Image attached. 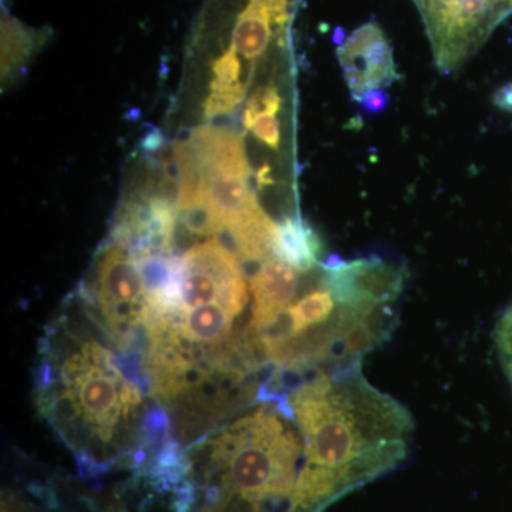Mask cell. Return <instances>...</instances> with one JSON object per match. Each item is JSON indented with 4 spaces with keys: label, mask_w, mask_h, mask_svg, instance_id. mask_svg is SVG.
Segmentation results:
<instances>
[{
    "label": "cell",
    "mask_w": 512,
    "mask_h": 512,
    "mask_svg": "<svg viewBox=\"0 0 512 512\" xmlns=\"http://www.w3.org/2000/svg\"><path fill=\"white\" fill-rule=\"evenodd\" d=\"M360 103L369 113H377V111H382L387 106L389 96L384 90H373V92L366 93L360 99Z\"/></svg>",
    "instance_id": "cell-18"
},
{
    "label": "cell",
    "mask_w": 512,
    "mask_h": 512,
    "mask_svg": "<svg viewBox=\"0 0 512 512\" xmlns=\"http://www.w3.org/2000/svg\"><path fill=\"white\" fill-rule=\"evenodd\" d=\"M241 59L242 57L238 55L235 47L229 43V45L225 47L224 52L221 53V56H218L217 59L212 62V74H214V79H212L210 89H227V87L241 83L239 82L242 69Z\"/></svg>",
    "instance_id": "cell-13"
},
{
    "label": "cell",
    "mask_w": 512,
    "mask_h": 512,
    "mask_svg": "<svg viewBox=\"0 0 512 512\" xmlns=\"http://www.w3.org/2000/svg\"><path fill=\"white\" fill-rule=\"evenodd\" d=\"M282 397L303 439L291 512H322L386 476L409 454L412 414L367 382L360 366L302 377Z\"/></svg>",
    "instance_id": "cell-1"
},
{
    "label": "cell",
    "mask_w": 512,
    "mask_h": 512,
    "mask_svg": "<svg viewBox=\"0 0 512 512\" xmlns=\"http://www.w3.org/2000/svg\"><path fill=\"white\" fill-rule=\"evenodd\" d=\"M181 275V303L177 311L224 303L244 315L249 293L242 259L220 239H207L188 249L181 256Z\"/></svg>",
    "instance_id": "cell-8"
},
{
    "label": "cell",
    "mask_w": 512,
    "mask_h": 512,
    "mask_svg": "<svg viewBox=\"0 0 512 512\" xmlns=\"http://www.w3.org/2000/svg\"><path fill=\"white\" fill-rule=\"evenodd\" d=\"M3 72L12 66L25 62L33 46L39 45L40 33L23 26L19 20L3 16Z\"/></svg>",
    "instance_id": "cell-12"
},
{
    "label": "cell",
    "mask_w": 512,
    "mask_h": 512,
    "mask_svg": "<svg viewBox=\"0 0 512 512\" xmlns=\"http://www.w3.org/2000/svg\"><path fill=\"white\" fill-rule=\"evenodd\" d=\"M2 512H26L23 511L22 508H19L18 505L10 503V501H3L2 504Z\"/></svg>",
    "instance_id": "cell-19"
},
{
    "label": "cell",
    "mask_w": 512,
    "mask_h": 512,
    "mask_svg": "<svg viewBox=\"0 0 512 512\" xmlns=\"http://www.w3.org/2000/svg\"><path fill=\"white\" fill-rule=\"evenodd\" d=\"M406 282L402 266L377 255L320 262L313 285L255 335L279 389L305 376L362 365L392 335Z\"/></svg>",
    "instance_id": "cell-2"
},
{
    "label": "cell",
    "mask_w": 512,
    "mask_h": 512,
    "mask_svg": "<svg viewBox=\"0 0 512 512\" xmlns=\"http://www.w3.org/2000/svg\"><path fill=\"white\" fill-rule=\"evenodd\" d=\"M322 241L301 217H285L278 222L272 256L291 265L296 271L308 274L320 265Z\"/></svg>",
    "instance_id": "cell-11"
},
{
    "label": "cell",
    "mask_w": 512,
    "mask_h": 512,
    "mask_svg": "<svg viewBox=\"0 0 512 512\" xmlns=\"http://www.w3.org/2000/svg\"><path fill=\"white\" fill-rule=\"evenodd\" d=\"M207 476L220 478L204 512L222 510L237 497L248 512H291L303 464V439L284 400H259L201 447Z\"/></svg>",
    "instance_id": "cell-4"
},
{
    "label": "cell",
    "mask_w": 512,
    "mask_h": 512,
    "mask_svg": "<svg viewBox=\"0 0 512 512\" xmlns=\"http://www.w3.org/2000/svg\"><path fill=\"white\" fill-rule=\"evenodd\" d=\"M37 402L53 429L73 448L80 467L106 470L137 448L143 416V383L89 330L63 320L50 332L37 375Z\"/></svg>",
    "instance_id": "cell-3"
},
{
    "label": "cell",
    "mask_w": 512,
    "mask_h": 512,
    "mask_svg": "<svg viewBox=\"0 0 512 512\" xmlns=\"http://www.w3.org/2000/svg\"><path fill=\"white\" fill-rule=\"evenodd\" d=\"M338 59L352 96L383 90L396 80L392 47L375 22L357 29L338 49Z\"/></svg>",
    "instance_id": "cell-9"
},
{
    "label": "cell",
    "mask_w": 512,
    "mask_h": 512,
    "mask_svg": "<svg viewBox=\"0 0 512 512\" xmlns=\"http://www.w3.org/2000/svg\"><path fill=\"white\" fill-rule=\"evenodd\" d=\"M437 67L453 72L474 55L512 12V0H414Z\"/></svg>",
    "instance_id": "cell-7"
},
{
    "label": "cell",
    "mask_w": 512,
    "mask_h": 512,
    "mask_svg": "<svg viewBox=\"0 0 512 512\" xmlns=\"http://www.w3.org/2000/svg\"><path fill=\"white\" fill-rule=\"evenodd\" d=\"M244 126L251 130L259 141L274 150L281 144V130L276 114H244Z\"/></svg>",
    "instance_id": "cell-15"
},
{
    "label": "cell",
    "mask_w": 512,
    "mask_h": 512,
    "mask_svg": "<svg viewBox=\"0 0 512 512\" xmlns=\"http://www.w3.org/2000/svg\"><path fill=\"white\" fill-rule=\"evenodd\" d=\"M282 107V97L275 86H268L252 94L244 114L271 113L278 116Z\"/></svg>",
    "instance_id": "cell-17"
},
{
    "label": "cell",
    "mask_w": 512,
    "mask_h": 512,
    "mask_svg": "<svg viewBox=\"0 0 512 512\" xmlns=\"http://www.w3.org/2000/svg\"><path fill=\"white\" fill-rule=\"evenodd\" d=\"M86 299L111 342L130 355L137 339L146 335L148 301L140 266L126 248L110 242L101 251Z\"/></svg>",
    "instance_id": "cell-6"
},
{
    "label": "cell",
    "mask_w": 512,
    "mask_h": 512,
    "mask_svg": "<svg viewBox=\"0 0 512 512\" xmlns=\"http://www.w3.org/2000/svg\"><path fill=\"white\" fill-rule=\"evenodd\" d=\"M245 99V86L242 83L227 89L211 90L210 96L205 101L204 113L207 119L224 116L237 109L241 101Z\"/></svg>",
    "instance_id": "cell-14"
},
{
    "label": "cell",
    "mask_w": 512,
    "mask_h": 512,
    "mask_svg": "<svg viewBox=\"0 0 512 512\" xmlns=\"http://www.w3.org/2000/svg\"><path fill=\"white\" fill-rule=\"evenodd\" d=\"M301 275L302 272L275 256L259 262L258 269L249 281L252 295L249 326L254 336L264 332L284 315L301 291Z\"/></svg>",
    "instance_id": "cell-10"
},
{
    "label": "cell",
    "mask_w": 512,
    "mask_h": 512,
    "mask_svg": "<svg viewBox=\"0 0 512 512\" xmlns=\"http://www.w3.org/2000/svg\"><path fill=\"white\" fill-rule=\"evenodd\" d=\"M177 205L185 227L229 244L266 212L249 184L244 140L229 128L204 126L175 146Z\"/></svg>",
    "instance_id": "cell-5"
},
{
    "label": "cell",
    "mask_w": 512,
    "mask_h": 512,
    "mask_svg": "<svg viewBox=\"0 0 512 512\" xmlns=\"http://www.w3.org/2000/svg\"><path fill=\"white\" fill-rule=\"evenodd\" d=\"M495 346L512 389V303L498 319L497 328H495Z\"/></svg>",
    "instance_id": "cell-16"
}]
</instances>
